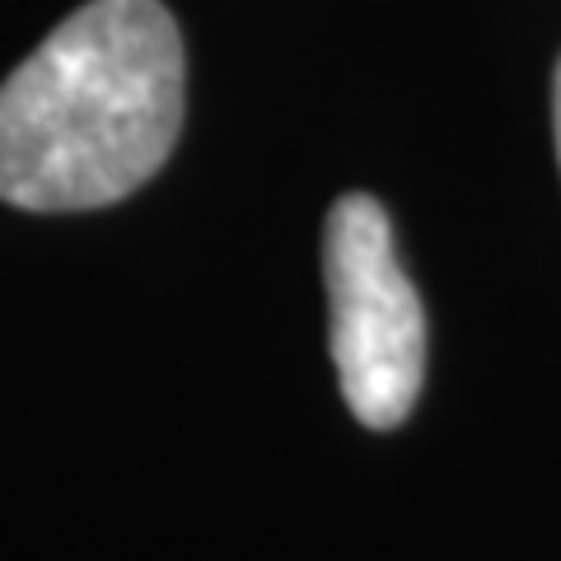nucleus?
<instances>
[{
    "label": "nucleus",
    "mask_w": 561,
    "mask_h": 561,
    "mask_svg": "<svg viewBox=\"0 0 561 561\" xmlns=\"http://www.w3.org/2000/svg\"><path fill=\"white\" fill-rule=\"evenodd\" d=\"M552 122H557V160H561V61H557V84H552Z\"/></svg>",
    "instance_id": "3"
},
{
    "label": "nucleus",
    "mask_w": 561,
    "mask_h": 561,
    "mask_svg": "<svg viewBox=\"0 0 561 561\" xmlns=\"http://www.w3.org/2000/svg\"><path fill=\"white\" fill-rule=\"evenodd\" d=\"M323 276L332 305V360L360 426L393 431L416 408L426 375V313L393 253L383 206L351 192L328 210Z\"/></svg>",
    "instance_id": "2"
},
{
    "label": "nucleus",
    "mask_w": 561,
    "mask_h": 561,
    "mask_svg": "<svg viewBox=\"0 0 561 561\" xmlns=\"http://www.w3.org/2000/svg\"><path fill=\"white\" fill-rule=\"evenodd\" d=\"M183 38L160 0H90L0 84V202L94 210L164 169L183 131Z\"/></svg>",
    "instance_id": "1"
}]
</instances>
